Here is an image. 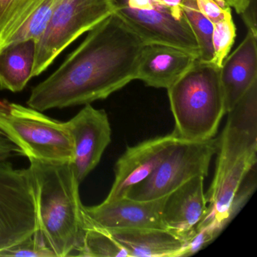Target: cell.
<instances>
[{
  "label": "cell",
  "mask_w": 257,
  "mask_h": 257,
  "mask_svg": "<svg viewBox=\"0 0 257 257\" xmlns=\"http://www.w3.org/2000/svg\"><path fill=\"white\" fill-rule=\"evenodd\" d=\"M256 3V0H246L240 15L248 31L257 37Z\"/></svg>",
  "instance_id": "25"
},
{
  "label": "cell",
  "mask_w": 257,
  "mask_h": 257,
  "mask_svg": "<svg viewBox=\"0 0 257 257\" xmlns=\"http://www.w3.org/2000/svg\"><path fill=\"white\" fill-rule=\"evenodd\" d=\"M205 177L197 176L165 196L162 220L167 229L186 239L196 230L207 210Z\"/></svg>",
  "instance_id": "13"
},
{
  "label": "cell",
  "mask_w": 257,
  "mask_h": 257,
  "mask_svg": "<svg viewBox=\"0 0 257 257\" xmlns=\"http://www.w3.org/2000/svg\"><path fill=\"white\" fill-rule=\"evenodd\" d=\"M40 0H0V46L20 26Z\"/></svg>",
  "instance_id": "21"
},
{
  "label": "cell",
  "mask_w": 257,
  "mask_h": 257,
  "mask_svg": "<svg viewBox=\"0 0 257 257\" xmlns=\"http://www.w3.org/2000/svg\"><path fill=\"white\" fill-rule=\"evenodd\" d=\"M144 46L113 13L88 31L58 70L33 88L27 104L45 112L104 100L136 79Z\"/></svg>",
  "instance_id": "1"
},
{
  "label": "cell",
  "mask_w": 257,
  "mask_h": 257,
  "mask_svg": "<svg viewBox=\"0 0 257 257\" xmlns=\"http://www.w3.org/2000/svg\"><path fill=\"white\" fill-rule=\"evenodd\" d=\"M256 81L257 37L248 31L240 46L226 57L220 67L226 113Z\"/></svg>",
  "instance_id": "15"
},
{
  "label": "cell",
  "mask_w": 257,
  "mask_h": 257,
  "mask_svg": "<svg viewBox=\"0 0 257 257\" xmlns=\"http://www.w3.org/2000/svg\"><path fill=\"white\" fill-rule=\"evenodd\" d=\"M65 124L73 145L70 165L81 184L97 166L111 143L110 123L106 111L86 104Z\"/></svg>",
  "instance_id": "10"
},
{
  "label": "cell",
  "mask_w": 257,
  "mask_h": 257,
  "mask_svg": "<svg viewBox=\"0 0 257 257\" xmlns=\"http://www.w3.org/2000/svg\"><path fill=\"white\" fill-rule=\"evenodd\" d=\"M161 2L167 8L169 9L171 14L177 19L183 17L182 11V3L183 0H161Z\"/></svg>",
  "instance_id": "27"
},
{
  "label": "cell",
  "mask_w": 257,
  "mask_h": 257,
  "mask_svg": "<svg viewBox=\"0 0 257 257\" xmlns=\"http://www.w3.org/2000/svg\"><path fill=\"white\" fill-rule=\"evenodd\" d=\"M236 37V28L231 15L213 25L212 35L213 56L210 62L221 67L229 54Z\"/></svg>",
  "instance_id": "22"
},
{
  "label": "cell",
  "mask_w": 257,
  "mask_h": 257,
  "mask_svg": "<svg viewBox=\"0 0 257 257\" xmlns=\"http://www.w3.org/2000/svg\"><path fill=\"white\" fill-rule=\"evenodd\" d=\"M115 0H61L36 43L33 77L43 73L76 39L115 13Z\"/></svg>",
  "instance_id": "5"
},
{
  "label": "cell",
  "mask_w": 257,
  "mask_h": 257,
  "mask_svg": "<svg viewBox=\"0 0 257 257\" xmlns=\"http://www.w3.org/2000/svg\"><path fill=\"white\" fill-rule=\"evenodd\" d=\"M218 144L214 177L246 158L257 157V81L228 111Z\"/></svg>",
  "instance_id": "9"
},
{
  "label": "cell",
  "mask_w": 257,
  "mask_h": 257,
  "mask_svg": "<svg viewBox=\"0 0 257 257\" xmlns=\"http://www.w3.org/2000/svg\"><path fill=\"white\" fill-rule=\"evenodd\" d=\"M37 228L56 257L79 256L85 231L79 183L70 163L30 160Z\"/></svg>",
  "instance_id": "2"
},
{
  "label": "cell",
  "mask_w": 257,
  "mask_h": 257,
  "mask_svg": "<svg viewBox=\"0 0 257 257\" xmlns=\"http://www.w3.org/2000/svg\"><path fill=\"white\" fill-rule=\"evenodd\" d=\"M230 7H233L237 14L240 15L244 7L246 0H225Z\"/></svg>",
  "instance_id": "28"
},
{
  "label": "cell",
  "mask_w": 257,
  "mask_h": 257,
  "mask_svg": "<svg viewBox=\"0 0 257 257\" xmlns=\"http://www.w3.org/2000/svg\"><path fill=\"white\" fill-rule=\"evenodd\" d=\"M165 198L137 201L128 197L105 201L95 206H83L85 222L106 230L126 228H165L162 208Z\"/></svg>",
  "instance_id": "12"
},
{
  "label": "cell",
  "mask_w": 257,
  "mask_h": 257,
  "mask_svg": "<svg viewBox=\"0 0 257 257\" xmlns=\"http://www.w3.org/2000/svg\"><path fill=\"white\" fill-rule=\"evenodd\" d=\"M37 229L34 180L30 168L0 162V250L28 238Z\"/></svg>",
  "instance_id": "7"
},
{
  "label": "cell",
  "mask_w": 257,
  "mask_h": 257,
  "mask_svg": "<svg viewBox=\"0 0 257 257\" xmlns=\"http://www.w3.org/2000/svg\"><path fill=\"white\" fill-rule=\"evenodd\" d=\"M182 11L198 41L200 51L198 60L209 62L213 56V24L199 11L195 0H183Z\"/></svg>",
  "instance_id": "20"
},
{
  "label": "cell",
  "mask_w": 257,
  "mask_h": 257,
  "mask_svg": "<svg viewBox=\"0 0 257 257\" xmlns=\"http://www.w3.org/2000/svg\"><path fill=\"white\" fill-rule=\"evenodd\" d=\"M79 256L129 257V254L109 231L85 222L83 243Z\"/></svg>",
  "instance_id": "19"
},
{
  "label": "cell",
  "mask_w": 257,
  "mask_h": 257,
  "mask_svg": "<svg viewBox=\"0 0 257 257\" xmlns=\"http://www.w3.org/2000/svg\"><path fill=\"white\" fill-rule=\"evenodd\" d=\"M1 256L55 257L43 233L37 228L34 234L14 246L0 250Z\"/></svg>",
  "instance_id": "23"
},
{
  "label": "cell",
  "mask_w": 257,
  "mask_h": 257,
  "mask_svg": "<svg viewBox=\"0 0 257 257\" xmlns=\"http://www.w3.org/2000/svg\"><path fill=\"white\" fill-rule=\"evenodd\" d=\"M153 1H154L156 4H159V5L164 6L163 4H162V2H161V0H153Z\"/></svg>",
  "instance_id": "29"
},
{
  "label": "cell",
  "mask_w": 257,
  "mask_h": 257,
  "mask_svg": "<svg viewBox=\"0 0 257 257\" xmlns=\"http://www.w3.org/2000/svg\"><path fill=\"white\" fill-rule=\"evenodd\" d=\"M167 90L177 138L199 141L216 136L226 114L220 67L197 59Z\"/></svg>",
  "instance_id": "3"
},
{
  "label": "cell",
  "mask_w": 257,
  "mask_h": 257,
  "mask_svg": "<svg viewBox=\"0 0 257 257\" xmlns=\"http://www.w3.org/2000/svg\"><path fill=\"white\" fill-rule=\"evenodd\" d=\"M198 57L183 49L165 45L144 46L136 79L147 86L168 89L195 62Z\"/></svg>",
  "instance_id": "14"
},
{
  "label": "cell",
  "mask_w": 257,
  "mask_h": 257,
  "mask_svg": "<svg viewBox=\"0 0 257 257\" xmlns=\"http://www.w3.org/2000/svg\"><path fill=\"white\" fill-rule=\"evenodd\" d=\"M106 231L127 251L129 257H183L186 246L185 237L165 228Z\"/></svg>",
  "instance_id": "16"
},
{
  "label": "cell",
  "mask_w": 257,
  "mask_h": 257,
  "mask_svg": "<svg viewBox=\"0 0 257 257\" xmlns=\"http://www.w3.org/2000/svg\"><path fill=\"white\" fill-rule=\"evenodd\" d=\"M60 2L61 0H40L20 26L1 44L0 49L19 42L32 40L37 43L46 31Z\"/></svg>",
  "instance_id": "18"
},
{
  "label": "cell",
  "mask_w": 257,
  "mask_h": 257,
  "mask_svg": "<svg viewBox=\"0 0 257 257\" xmlns=\"http://www.w3.org/2000/svg\"><path fill=\"white\" fill-rule=\"evenodd\" d=\"M20 149L0 131V162L7 161L16 156H22Z\"/></svg>",
  "instance_id": "26"
},
{
  "label": "cell",
  "mask_w": 257,
  "mask_h": 257,
  "mask_svg": "<svg viewBox=\"0 0 257 257\" xmlns=\"http://www.w3.org/2000/svg\"><path fill=\"white\" fill-rule=\"evenodd\" d=\"M0 131L29 160L70 164L73 161V141L65 122L41 111L0 100Z\"/></svg>",
  "instance_id": "4"
},
{
  "label": "cell",
  "mask_w": 257,
  "mask_h": 257,
  "mask_svg": "<svg viewBox=\"0 0 257 257\" xmlns=\"http://www.w3.org/2000/svg\"><path fill=\"white\" fill-rule=\"evenodd\" d=\"M36 43H11L0 49V89L20 92L33 78Z\"/></svg>",
  "instance_id": "17"
},
{
  "label": "cell",
  "mask_w": 257,
  "mask_h": 257,
  "mask_svg": "<svg viewBox=\"0 0 257 257\" xmlns=\"http://www.w3.org/2000/svg\"><path fill=\"white\" fill-rule=\"evenodd\" d=\"M115 13L141 38L144 44H159L183 49L199 58L198 41L186 18L176 19L169 9L158 5L153 10L130 8L115 0Z\"/></svg>",
  "instance_id": "8"
},
{
  "label": "cell",
  "mask_w": 257,
  "mask_h": 257,
  "mask_svg": "<svg viewBox=\"0 0 257 257\" xmlns=\"http://www.w3.org/2000/svg\"><path fill=\"white\" fill-rule=\"evenodd\" d=\"M199 11L212 23H217L231 15V8L225 0H195Z\"/></svg>",
  "instance_id": "24"
},
{
  "label": "cell",
  "mask_w": 257,
  "mask_h": 257,
  "mask_svg": "<svg viewBox=\"0 0 257 257\" xmlns=\"http://www.w3.org/2000/svg\"><path fill=\"white\" fill-rule=\"evenodd\" d=\"M179 138L174 133L127 147L115 165V180L105 201L127 196L132 188L151 175Z\"/></svg>",
  "instance_id": "11"
},
{
  "label": "cell",
  "mask_w": 257,
  "mask_h": 257,
  "mask_svg": "<svg viewBox=\"0 0 257 257\" xmlns=\"http://www.w3.org/2000/svg\"><path fill=\"white\" fill-rule=\"evenodd\" d=\"M218 144L215 137L199 141L179 139L151 175L132 188L126 197L137 201L159 199L193 177H207Z\"/></svg>",
  "instance_id": "6"
}]
</instances>
